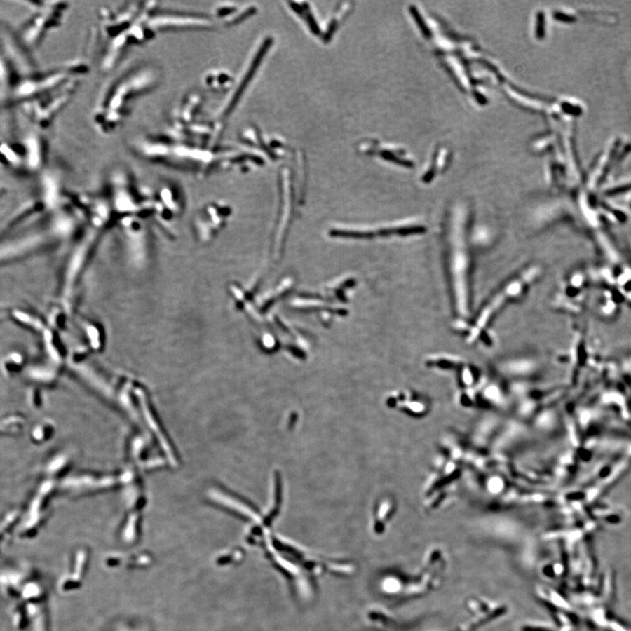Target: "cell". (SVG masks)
<instances>
[{"mask_svg": "<svg viewBox=\"0 0 631 631\" xmlns=\"http://www.w3.org/2000/svg\"><path fill=\"white\" fill-rule=\"evenodd\" d=\"M151 27L159 31L203 30L213 27V20L203 14L160 9L156 6L149 18Z\"/></svg>", "mask_w": 631, "mask_h": 631, "instance_id": "5", "label": "cell"}, {"mask_svg": "<svg viewBox=\"0 0 631 631\" xmlns=\"http://www.w3.org/2000/svg\"><path fill=\"white\" fill-rule=\"evenodd\" d=\"M465 213H455L448 220L447 247L449 283L455 311L466 318L471 310V254Z\"/></svg>", "mask_w": 631, "mask_h": 631, "instance_id": "3", "label": "cell"}, {"mask_svg": "<svg viewBox=\"0 0 631 631\" xmlns=\"http://www.w3.org/2000/svg\"><path fill=\"white\" fill-rule=\"evenodd\" d=\"M133 149L143 159L198 173L212 170L217 161H224L217 158L219 154L215 147L198 145L170 133L137 140Z\"/></svg>", "mask_w": 631, "mask_h": 631, "instance_id": "2", "label": "cell"}, {"mask_svg": "<svg viewBox=\"0 0 631 631\" xmlns=\"http://www.w3.org/2000/svg\"><path fill=\"white\" fill-rule=\"evenodd\" d=\"M270 41L266 40L265 43L263 44L262 48L259 49L258 54L256 55L254 62L250 67V69H248L247 72V75L245 76L244 79H242L240 86L237 88L236 91H235L233 97H231V100L228 102L226 107L224 108V110L220 112L219 114V119H226L227 117H229L231 114H233V111L235 107H237L238 102L240 101L242 95H243L244 90L245 88L248 86L249 82L252 79V76L256 72V69L259 65V63H261V61L263 58V55H264L266 50H268V48L270 45Z\"/></svg>", "mask_w": 631, "mask_h": 631, "instance_id": "6", "label": "cell"}, {"mask_svg": "<svg viewBox=\"0 0 631 631\" xmlns=\"http://www.w3.org/2000/svg\"><path fill=\"white\" fill-rule=\"evenodd\" d=\"M540 275V268L531 266L525 269L504 284L497 292L484 305L478 315L476 316L473 325L468 330V340L473 343L484 334L491 322L496 318L504 306H507L512 301L517 300L524 294L531 284Z\"/></svg>", "mask_w": 631, "mask_h": 631, "instance_id": "4", "label": "cell"}, {"mask_svg": "<svg viewBox=\"0 0 631 631\" xmlns=\"http://www.w3.org/2000/svg\"><path fill=\"white\" fill-rule=\"evenodd\" d=\"M163 72L151 62H140L125 69L104 88L95 104L94 128L102 135H114L128 121L140 98L160 86Z\"/></svg>", "mask_w": 631, "mask_h": 631, "instance_id": "1", "label": "cell"}, {"mask_svg": "<svg viewBox=\"0 0 631 631\" xmlns=\"http://www.w3.org/2000/svg\"><path fill=\"white\" fill-rule=\"evenodd\" d=\"M229 82H231V77L224 72H212L207 73L205 77H203V84L212 90L223 89Z\"/></svg>", "mask_w": 631, "mask_h": 631, "instance_id": "7", "label": "cell"}]
</instances>
